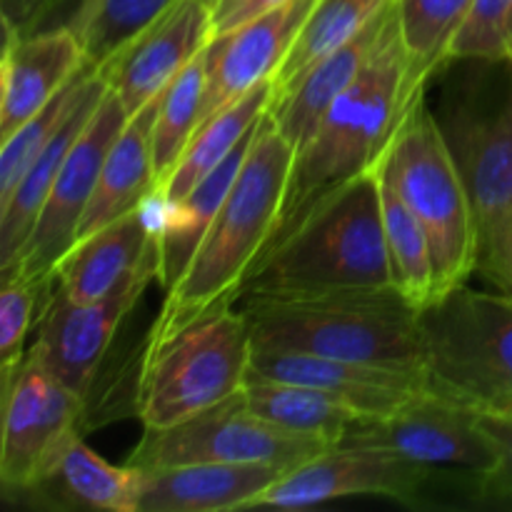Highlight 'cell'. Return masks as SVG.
<instances>
[{
	"label": "cell",
	"mask_w": 512,
	"mask_h": 512,
	"mask_svg": "<svg viewBox=\"0 0 512 512\" xmlns=\"http://www.w3.org/2000/svg\"><path fill=\"white\" fill-rule=\"evenodd\" d=\"M435 470L373 448H333L290 468L255 508L303 510L340 498H390L420 503Z\"/></svg>",
	"instance_id": "13"
},
{
	"label": "cell",
	"mask_w": 512,
	"mask_h": 512,
	"mask_svg": "<svg viewBox=\"0 0 512 512\" xmlns=\"http://www.w3.org/2000/svg\"><path fill=\"white\" fill-rule=\"evenodd\" d=\"M473 0H395L413 80H428L448 63L450 43L463 25Z\"/></svg>",
	"instance_id": "31"
},
{
	"label": "cell",
	"mask_w": 512,
	"mask_h": 512,
	"mask_svg": "<svg viewBox=\"0 0 512 512\" xmlns=\"http://www.w3.org/2000/svg\"><path fill=\"white\" fill-rule=\"evenodd\" d=\"M93 5H95V0H80L78 8H75V13L70 15V20H73V18H80V15H85V13H88L90 8H93Z\"/></svg>",
	"instance_id": "39"
},
{
	"label": "cell",
	"mask_w": 512,
	"mask_h": 512,
	"mask_svg": "<svg viewBox=\"0 0 512 512\" xmlns=\"http://www.w3.org/2000/svg\"><path fill=\"white\" fill-rule=\"evenodd\" d=\"M213 40V10L203 0H173L153 23L98 65L125 113L135 115L163 95Z\"/></svg>",
	"instance_id": "15"
},
{
	"label": "cell",
	"mask_w": 512,
	"mask_h": 512,
	"mask_svg": "<svg viewBox=\"0 0 512 512\" xmlns=\"http://www.w3.org/2000/svg\"><path fill=\"white\" fill-rule=\"evenodd\" d=\"M393 10L395 0H390L353 40L325 55L313 68L305 70L288 90L278 93L273 108H270V118L295 148H300L310 138L330 105L338 100L340 93L350 88V83L373 58Z\"/></svg>",
	"instance_id": "21"
},
{
	"label": "cell",
	"mask_w": 512,
	"mask_h": 512,
	"mask_svg": "<svg viewBox=\"0 0 512 512\" xmlns=\"http://www.w3.org/2000/svg\"><path fill=\"white\" fill-rule=\"evenodd\" d=\"M63 0H3V35L40 33L38 25Z\"/></svg>",
	"instance_id": "37"
},
{
	"label": "cell",
	"mask_w": 512,
	"mask_h": 512,
	"mask_svg": "<svg viewBox=\"0 0 512 512\" xmlns=\"http://www.w3.org/2000/svg\"><path fill=\"white\" fill-rule=\"evenodd\" d=\"M508 65H510V68H512V55H510V60H508Z\"/></svg>",
	"instance_id": "42"
},
{
	"label": "cell",
	"mask_w": 512,
	"mask_h": 512,
	"mask_svg": "<svg viewBox=\"0 0 512 512\" xmlns=\"http://www.w3.org/2000/svg\"><path fill=\"white\" fill-rule=\"evenodd\" d=\"M380 198H383L385 245H388L393 285L418 308L435 295V265L430 240L413 210L403 203L380 168Z\"/></svg>",
	"instance_id": "28"
},
{
	"label": "cell",
	"mask_w": 512,
	"mask_h": 512,
	"mask_svg": "<svg viewBox=\"0 0 512 512\" xmlns=\"http://www.w3.org/2000/svg\"><path fill=\"white\" fill-rule=\"evenodd\" d=\"M125 123L128 113L108 90L90 123L70 148L18 258L10 268L0 270V275H20L30 283H48L53 278L55 265L78 240L80 223L93 200L105 155Z\"/></svg>",
	"instance_id": "12"
},
{
	"label": "cell",
	"mask_w": 512,
	"mask_h": 512,
	"mask_svg": "<svg viewBox=\"0 0 512 512\" xmlns=\"http://www.w3.org/2000/svg\"><path fill=\"white\" fill-rule=\"evenodd\" d=\"M315 3L318 0H285L228 33L213 35L205 48L203 123L255 85L278 80V70Z\"/></svg>",
	"instance_id": "17"
},
{
	"label": "cell",
	"mask_w": 512,
	"mask_h": 512,
	"mask_svg": "<svg viewBox=\"0 0 512 512\" xmlns=\"http://www.w3.org/2000/svg\"><path fill=\"white\" fill-rule=\"evenodd\" d=\"M250 360L248 318L235 305L195 320L160 348L145 350L138 378L143 428H170L238 395Z\"/></svg>",
	"instance_id": "6"
},
{
	"label": "cell",
	"mask_w": 512,
	"mask_h": 512,
	"mask_svg": "<svg viewBox=\"0 0 512 512\" xmlns=\"http://www.w3.org/2000/svg\"><path fill=\"white\" fill-rule=\"evenodd\" d=\"M148 283L150 280L133 285L115 298L78 303L50 280L43 308L35 320V340L28 348V358L48 370L55 380L88 398L120 323L128 318Z\"/></svg>",
	"instance_id": "14"
},
{
	"label": "cell",
	"mask_w": 512,
	"mask_h": 512,
	"mask_svg": "<svg viewBox=\"0 0 512 512\" xmlns=\"http://www.w3.org/2000/svg\"><path fill=\"white\" fill-rule=\"evenodd\" d=\"M203 3H205V5H208V8H210V10H215V8H218V5H223V3H225V0H203Z\"/></svg>",
	"instance_id": "41"
},
{
	"label": "cell",
	"mask_w": 512,
	"mask_h": 512,
	"mask_svg": "<svg viewBox=\"0 0 512 512\" xmlns=\"http://www.w3.org/2000/svg\"><path fill=\"white\" fill-rule=\"evenodd\" d=\"M330 443L290 433L248 408L243 390L170 428H145L128 458L133 468H173L195 463H270L295 468Z\"/></svg>",
	"instance_id": "9"
},
{
	"label": "cell",
	"mask_w": 512,
	"mask_h": 512,
	"mask_svg": "<svg viewBox=\"0 0 512 512\" xmlns=\"http://www.w3.org/2000/svg\"><path fill=\"white\" fill-rule=\"evenodd\" d=\"M138 470V512L253 510L288 473V468L270 463H195Z\"/></svg>",
	"instance_id": "20"
},
{
	"label": "cell",
	"mask_w": 512,
	"mask_h": 512,
	"mask_svg": "<svg viewBox=\"0 0 512 512\" xmlns=\"http://www.w3.org/2000/svg\"><path fill=\"white\" fill-rule=\"evenodd\" d=\"M295 153L298 148L265 115L223 208L185 273L165 293L145 350L160 348L205 315L238 305L250 270L278 233Z\"/></svg>",
	"instance_id": "1"
},
{
	"label": "cell",
	"mask_w": 512,
	"mask_h": 512,
	"mask_svg": "<svg viewBox=\"0 0 512 512\" xmlns=\"http://www.w3.org/2000/svg\"><path fill=\"white\" fill-rule=\"evenodd\" d=\"M512 55V0H473L450 43L448 63H508Z\"/></svg>",
	"instance_id": "35"
},
{
	"label": "cell",
	"mask_w": 512,
	"mask_h": 512,
	"mask_svg": "<svg viewBox=\"0 0 512 512\" xmlns=\"http://www.w3.org/2000/svg\"><path fill=\"white\" fill-rule=\"evenodd\" d=\"M285 0H225L223 5L213 10V35L228 33L248 20L258 18L265 10H273L283 5Z\"/></svg>",
	"instance_id": "38"
},
{
	"label": "cell",
	"mask_w": 512,
	"mask_h": 512,
	"mask_svg": "<svg viewBox=\"0 0 512 512\" xmlns=\"http://www.w3.org/2000/svg\"><path fill=\"white\" fill-rule=\"evenodd\" d=\"M495 410H510V413H512V393L505 400H500V403L495 405Z\"/></svg>",
	"instance_id": "40"
},
{
	"label": "cell",
	"mask_w": 512,
	"mask_h": 512,
	"mask_svg": "<svg viewBox=\"0 0 512 512\" xmlns=\"http://www.w3.org/2000/svg\"><path fill=\"white\" fill-rule=\"evenodd\" d=\"M150 205L85 235L60 258L53 280L68 298L95 303L158 278V213Z\"/></svg>",
	"instance_id": "18"
},
{
	"label": "cell",
	"mask_w": 512,
	"mask_h": 512,
	"mask_svg": "<svg viewBox=\"0 0 512 512\" xmlns=\"http://www.w3.org/2000/svg\"><path fill=\"white\" fill-rule=\"evenodd\" d=\"M250 375L310 385L353 405L363 418H380L438 390L425 368L360 363L323 355L253 350Z\"/></svg>",
	"instance_id": "16"
},
{
	"label": "cell",
	"mask_w": 512,
	"mask_h": 512,
	"mask_svg": "<svg viewBox=\"0 0 512 512\" xmlns=\"http://www.w3.org/2000/svg\"><path fill=\"white\" fill-rule=\"evenodd\" d=\"M243 398L255 415L290 433L308 435L338 445L350 425L363 415L325 390L285 380L250 375L243 385Z\"/></svg>",
	"instance_id": "26"
},
{
	"label": "cell",
	"mask_w": 512,
	"mask_h": 512,
	"mask_svg": "<svg viewBox=\"0 0 512 512\" xmlns=\"http://www.w3.org/2000/svg\"><path fill=\"white\" fill-rule=\"evenodd\" d=\"M170 3L173 0H95L88 13L65 25L80 38L88 63L98 68L148 28Z\"/></svg>",
	"instance_id": "33"
},
{
	"label": "cell",
	"mask_w": 512,
	"mask_h": 512,
	"mask_svg": "<svg viewBox=\"0 0 512 512\" xmlns=\"http://www.w3.org/2000/svg\"><path fill=\"white\" fill-rule=\"evenodd\" d=\"M253 350L425 368L420 308L395 285L240 300Z\"/></svg>",
	"instance_id": "4"
},
{
	"label": "cell",
	"mask_w": 512,
	"mask_h": 512,
	"mask_svg": "<svg viewBox=\"0 0 512 512\" xmlns=\"http://www.w3.org/2000/svg\"><path fill=\"white\" fill-rule=\"evenodd\" d=\"M275 98H278V80H265V83L255 85L248 93L240 95L238 100L225 105L223 110H218L213 118L205 120L185 148L183 158L178 160L173 173L165 178V183L155 193V205L173 208L175 203H180L205 175L213 173L248 135L258 130V125L273 108Z\"/></svg>",
	"instance_id": "23"
},
{
	"label": "cell",
	"mask_w": 512,
	"mask_h": 512,
	"mask_svg": "<svg viewBox=\"0 0 512 512\" xmlns=\"http://www.w3.org/2000/svg\"><path fill=\"white\" fill-rule=\"evenodd\" d=\"M95 75H98L95 65L88 63L85 68H80L78 75L38 115H33L15 133L0 140V203L13 193L30 163L43 153L45 145L55 138V133L70 118V113L88 95Z\"/></svg>",
	"instance_id": "32"
},
{
	"label": "cell",
	"mask_w": 512,
	"mask_h": 512,
	"mask_svg": "<svg viewBox=\"0 0 512 512\" xmlns=\"http://www.w3.org/2000/svg\"><path fill=\"white\" fill-rule=\"evenodd\" d=\"M85 65V48L70 25L33 35H3L0 140L38 115Z\"/></svg>",
	"instance_id": "19"
},
{
	"label": "cell",
	"mask_w": 512,
	"mask_h": 512,
	"mask_svg": "<svg viewBox=\"0 0 512 512\" xmlns=\"http://www.w3.org/2000/svg\"><path fill=\"white\" fill-rule=\"evenodd\" d=\"M388 3L390 0H318L278 70V93L288 90L325 55L353 40Z\"/></svg>",
	"instance_id": "29"
},
{
	"label": "cell",
	"mask_w": 512,
	"mask_h": 512,
	"mask_svg": "<svg viewBox=\"0 0 512 512\" xmlns=\"http://www.w3.org/2000/svg\"><path fill=\"white\" fill-rule=\"evenodd\" d=\"M53 280V278H50ZM48 283H30L20 275H3L0 285V393L10 388L18 375L25 355V338L35 330L40 308H43Z\"/></svg>",
	"instance_id": "34"
},
{
	"label": "cell",
	"mask_w": 512,
	"mask_h": 512,
	"mask_svg": "<svg viewBox=\"0 0 512 512\" xmlns=\"http://www.w3.org/2000/svg\"><path fill=\"white\" fill-rule=\"evenodd\" d=\"M390 285L380 168H375L320 198L283 230L250 270L240 300Z\"/></svg>",
	"instance_id": "2"
},
{
	"label": "cell",
	"mask_w": 512,
	"mask_h": 512,
	"mask_svg": "<svg viewBox=\"0 0 512 512\" xmlns=\"http://www.w3.org/2000/svg\"><path fill=\"white\" fill-rule=\"evenodd\" d=\"M105 93H108V83H105L98 70L88 95L70 113V118L55 133V138L45 145L43 153L30 163V168L25 170L13 193L0 203V270L10 268L13 260L18 258L20 248L28 240L30 230H33L40 210H43L45 198H48L50 188H53L60 168H63L65 158H68L70 148L78 140V135L83 133L85 125L90 123L98 105L103 103Z\"/></svg>",
	"instance_id": "24"
},
{
	"label": "cell",
	"mask_w": 512,
	"mask_h": 512,
	"mask_svg": "<svg viewBox=\"0 0 512 512\" xmlns=\"http://www.w3.org/2000/svg\"><path fill=\"white\" fill-rule=\"evenodd\" d=\"M478 233V273L512 293V83L495 105L460 100L438 115Z\"/></svg>",
	"instance_id": "8"
},
{
	"label": "cell",
	"mask_w": 512,
	"mask_h": 512,
	"mask_svg": "<svg viewBox=\"0 0 512 512\" xmlns=\"http://www.w3.org/2000/svg\"><path fill=\"white\" fill-rule=\"evenodd\" d=\"M205 100V50L175 75L173 83L163 90L153 125V155L158 170V188L165 183L185 148L203 123Z\"/></svg>",
	"instance_id": "30"
},
{
	"label": "cell",
	"mask_w": 512,
	"mask_h": 512,
	"mask_svg": "<svg viewBox=\"0 0 512 512\" xmlns=\"http://www.w3.org/2000/svg\"><path fill=\"white\" fill-rule=\"evenodd\" d=\"M338 448H373L425 468H453L473 490L498 463L493 440L480 425V408L433 390L380 418H358Z\"/></svg>",
	"instance_id": "10"
},
{
	"label": "cell",
	"mask_w": 512,
	"mask_h": 512,
	"mask_svg": "<svg viewBox=\"0 0 512 512\" xmlns=\"http://www.w3.org/2000/svg\"><path fill=\"white\" fill-rule=\"evenodd\" d=\"M425 370L440 393L495 408L512 393V293L468 285L420 308Z\"/></svg>",
	"instance_id": "7"
},
{
	"label": "cell",
	"mask_w": 512,
	"mask_h": 512,
	"mask_svg": "<svg viewBox=\"0 0 512 512\" xmlns=\"http://www.w3.org/2000/svg\"><path fill=\"white\" fill-rule=\"evenodd\" d=\"M158 105L160 98H155L143 110L130 115L115 143L110 145L93 200L80 223L78 240L143 208L158 193V170L153 155V125Z\"/></svg>",
	"instance_id": "22"
},
{
	"label": "cell",
	"mask_w": 512,
	"mask_h": 512,
	"mask_svg": "<svg viewBox=\"0 0 512 512\" xmlns=\"http://www.w3.org/2000/svg\"><path fill=\"white\" fill-rule=\"evenodd\" d=\"M480 425L493 440L498 463L475 485V493L488 503L512 505V413L510 410L480 408Z\"/></svg>",
	"instance_id": "36"
},
{
	"label": "cell",
	"mask_w": 512,
	"mask_h": 512,
	"mask_svg": "<svg viewBox=\"0 0 512 512\" xmlns=\"http://www.w3.org/2000/svg\"><path fill=\"white\" fill-rule=\"evenodd\" d=\"M383 175L425 228L433 250L435 295L468 285L478 273V233L463 175L425 93L410 105L383 158Z\"/></svg>",
	"instance_id": "5"
},
{
	"label": "cell",
	"mask_w": 512,
	"mask_h": 512,
	"mask_svg": "<svg viewBox=\"0 0 512 512\" xmlns=\"http://www.w3.org/2000/svg\"><path fill=\"white\" fill-rule=\"evenodd\" d=\"M425 93L413 80L395 5L380 45L295 153L278 238L310 205L368 170L380 168L410 105ZM273 238V240H275ZM270 248V245H268Z\"/></svg>",
	"instance_id": "3"
},
{
	"label": "cell",
	"mask_w": 512,
	"mask_h": 512,
	"mask_svg": "<svg viewBox=\"0 0 512 512\" xmlns=\"http://www.w3.org/2000/svg\"><path fill=\"white\" fill-rule=\"evenodd\" d=\"M40 488H55L68 508L105 510V512H138L140 470L133 465H113L73 435L60 450L48 478ZM30 490V493H35Z\"/></svg>",
	"instance_id": "27"
},
{
	"label": "cell",
	"mask_w": 512,
	"mask_h": 512,
	"mask_svg": "<svg viewBox=\"0 0 512 512\" xmlns=\"http://www.w3.org/2000/svg\"><path fill=\"white\" fill-rule=\"evenodd\" d=\"M0 395V483L5 493H30L48 478L65 443L80 433L85 398L28 355Z\"/></svg>",
	"instance_id": "11"
},
{
	"label": "cell",
	"mask_w": 512,
	"mask_h": 512,
	"mask_svg": "<svg viewBox=\"0 0 512 512\" xmlns=\"http://www.w3.org/2000/svg\"><path fill=\"white\" fill-rule=\"evenodd\" d=\"M258 130L248 135L213 173L205 175L180 203H175L173 208H163V213L158 215V243H155V248H158V280L165 293L185 273L195 250L200 248L205 233L213 225L215 215L223 208Z\"/></svg>",
	"instance_id": "25"
}]
</instances>
